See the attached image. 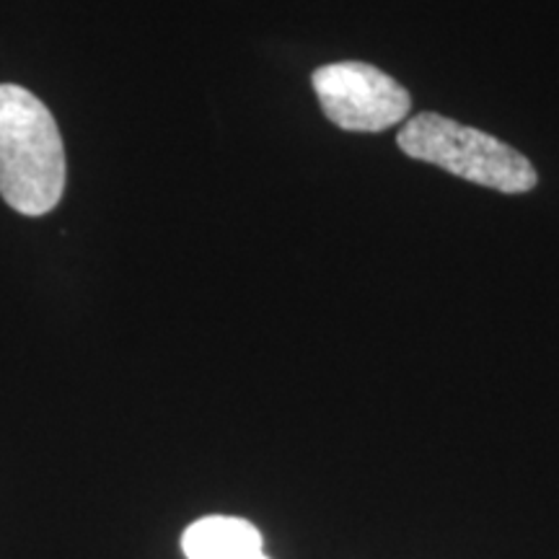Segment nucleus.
Masks as SVG:
<instances>
[{"mask_svg":"<svg viewBox=\"0 0 559 559\" xmlns=\"http://www.w3.org/2000/svg\"><path fill=\"white\" fill-rule=\"evenodd\" d=\"M66 192V148L50 109L32 91L0 83V198L39 218Z\"/></svg>","mask_w":559,"mask_h":559,"instance_id":"1","label":"nucleus"},{"mask_svg":"<svg viewBox=\"0 0 559 559\" xmlns=\"http://www.w3.org/2000/svg\"><path fill=\"white\" fill-rule=\"evenodd\" d=\"M396 143L407 156L436 164L440 169L456 174L459 179L474 181L489 190L521 194L534 190L539 181L528 158L502 140L453 122L443 115H432V111L412 117Z\"/></svg>","mask_w":559,"mask_h":559,"instance_id":"2","label":"nucleus"},{"mask_svg":"<svg viewBox=\"0 0 559 559\" xmlns=\"http://www.w3.org/2000/svg\"><path fill=\"white\" fill-rule=\"evenodd\" d=\"M311 83L326 120L342 130L381 132L409 117V91L368 62H332L313 70Z\"/></svg>","mask_w":559,"mask_h":559,"instance_id":"3","label":"nucleus"},{"mask_svg":"<svg viewBox=\"0 0 559 559\" xmlns=\"http://www.w3.org/2000/svg\"><path fill=\"white\" fill-rule=\"evenodd\" d=\"M187 559H249L262 551V534L243 519L205 515L181 534Z\"/></svg>","mask_w":559,"mask_h":559,"instance_id":"4","label":"nucleus"},{"mask_svg":"<svg viewBox=\"0 0 559 559\" xmlns=\"http://www.w3.org/2000/svg\"><path fill=\"white\" fill-rule=\"evenodd\" d=\"M249 559H270V557L264 555V551H260V555H254V557H249Z\"/></svg>","mask_w":559,"mask_h":559,"instance_id":"5","label":"nucleus"}]
</instances>
